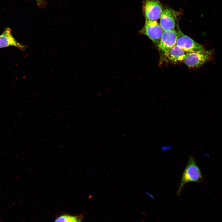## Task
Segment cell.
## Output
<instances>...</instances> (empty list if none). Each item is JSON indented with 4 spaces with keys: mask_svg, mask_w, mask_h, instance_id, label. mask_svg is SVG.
Here are the masks:
<instances>
[{
    "mask_svg": "<svg viewBox=\"0 0 222 222\" xmlns=\"http://www.w3.org/2000/svg\"><path fill=\"white\" fill-rule=\"evenodd\" d=\"M204 180L203 175L198 166L194 158L190 155L188 163L183 173L181 183L176 195L179 196L184 186L187 183L193 182L202 183Z\"/></svg>",
    "mask_w": 222,
    "mask_h": 222,
    "instance_id": "1",
    "label": "cell"
},
{
    "mask_svg": "<svg viewBox=\"0 0 222 222\" xmlns=\"http://www.w3.org/2000/svg\"><path fill=\"white\" fill-rule=\"evenodd\" d=\"M213 52L212 50L204 49L196 52L189 53L183 62L190 68H197L212 60L213 57Z\"/></svg>",
    "mask_w": 222,
    "mask_h": 222,
    "instance_id": "2",
    "label": "cell"
},
{
    "mask_svg": "<svg viewBox=\"0 0 222 222\" xmlns=\"http://www.w3.org/2000/svg\"><path fill=\"white\" fill-rule=\"evenodd\" d=\"M164 31L156 20H146L143 27L139 32L149 38L158 46Z\"/></svg>",
    "mask_w": 222,
    "mask_h": 222,
    "instance_id": "3",
    "label": "cell"
},
{
    "mask_svg": "<svg viewBox=\"0 0 222 222\" xmlns=\"http://www.w3.org/2000/svg\"><path fill=\"white\" fill-rule=\"evenodd\" d=\"M177 37L176 45L188 53H192L204 50L203 45L185 35L179 28L177 29Z\"/></svg>",
    "mask_w": 222,
    "mask_h": 222,
    "instance_id": "4",
    "label": "cell"
},
{
    "mask_svg": "<svg viewBox=\"0 0 222 222\" xmlns=\"http://www.w3.org/2000/svg\"><path fill=\"white\" fill-rule=\"evenodd\" d=\"M143 10L146 20H149L159 19L162 10L161 3L156 0H146Z\"/></svg>",
    "mask_w": 222,
    "mask_h": 222,
    "instance_id": "5",
    "label": "cell"
},
{
    "mask_svg": "<svg viewBox=\"0 0 222 222\" xmlns=\"http://www.w3.org/2000/svg\"><path fill=\"white\" fill-rule=\"evenodd\" d=\"M178 12L169 8L162 9L160 25L164 31L174 29Z\"/></svg>",
    "mask_w": 222,
    "mask_h": 222,
    "instance_id": "6",
    "label": "cell"
},
{
    "mask_svg": "<svg viewBox=\"0 0 222 222\" xmlns=\"http://www.w3.org/2000/svg\"><path fill=\"white\" fill-rule=\"evenodd\" d=\"M177 37V31L175 29L164 31L158 47L164 53L176 45Z\"/></svg>",
    "mask_w": 222,
    "mask_h": 222,
    "instance_id": "7",
    "label": "cell"
},
{
    "mask_svg": "<svg viewBox=\"0 0 222 222\" xmlns=\"http://www.w3.org/2000/svg\"><path fill=\"white\" fill-rule=\"evenodd\" d=\"M10 46L15 47L22 51L25 50L26 47L17 41L13 36L11 30L6 28L0 35V48H3Z\"/></svg>",
    "mask_w": 222,
    "mask_h": 222,
    "instance_id": "8",
    "label": "cell"
},
{
    "mask_svg": "<svg viewBox=\"0 0 222 222\" xmlns=\"http://www.w3.org/2000/svg\"><path fill=\"white\" fill-rule=\"evenodd\" d=\"M189 53L175 45L164 53V54L169 60L176 63L183 61Z\"/></svg>",
    "mask_w": 222,
    "mask_h": 222,
    "instance_id": "9",
    "label": "cell"
},
{
    "mask_svg": "<svg viewBox=\"0 0 222 222\" xmlns=\"http://www.w3.org/2000/svg\"><path fill=\"white\" fill-rule=\"evenodd\" d=\"M71 215L67 214L60 215L56 220L54 222H68Z\"/></svg>",
    "mask_w": 222,
    "mask_h": 222,
    "instance_id": "10",
    "label": "cell"
},
{
    "mask_svg": "<svg viewBox=\"0 0 222 222\" xmlns=\"http://www.w3.org/2000/svg\"><path fill=\"white\" fill-rule=\"evenodd\" d=\"M83 216L82 215H71L68 222H82Z\"/></svg>",
    "mask_w": 222,
    "mask_h": 222,
    "instance_id": "11",
    "label": "cell"
},
{
    "mask_svg": "<svg viewBox=\"0 0 222 222\" xmlns=\"http://www.w3.org/2000/svg\"></svg>",
    "mask_w": 222,
    "mask_h": 222,
    "instance_id": "12",
    "label": "cell"
}]
</instances>
